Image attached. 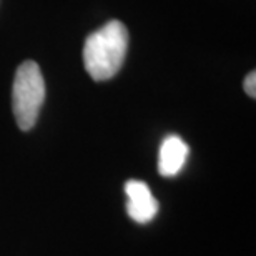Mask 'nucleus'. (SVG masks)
<instances>
[{
  "mask_svg": "<svg viewBox=\"0 0 256 256\" xmlns=\"http://www.w3.org/2000/svg\"><path fill=\"white\" fill-rule=\"evenodd\" d=\"M128 50V30L120 20H110L85 40V70L95 82L110 80L120 72Z\"/></svg>",
  "mask_w": 256,
  "mask_h": 256,
  "instance_id": "1",
  "label": "nucleus"
},
{
  "mask_svg": "<svg viewBox=\"0 0 256 256\" xmlns=\"http://www.w3.org/2000/svg\"><path fill=\"white\" fill-rule=\"evenodd\" d=\"M45 102V80L40 66L27 60L15 72L12 88L14 115L20 130L27 132L37 124L40 108Z\"/></svg>",
  "mask_w": 256,
  "mask_h": 256,
  "instance_id": "2",
  "label": "nucleus"
},
{
  "mask_svg": "<svg viewBox=\"0 0 256 256\" xmlns=\"http://www.w3.org/2000/svg\"><path fill=\"white\" fill-rule=\"evenodd\" d=\"M125 193L128 196L126 212L130 218L136 223H148L158 213V202L152 194L146 183L130 180L125 185Z\"/></svg>",
  "mask_w": 256,
  "mask_h": 256,
  "instance_id": "3",
  "label": "nucleus"
},
{
  "mask_svg": "<svg viewBox=\"0 0 256 256\" xmlns=\"http://www.w3.org/2000/svg\"><path fill=\"white\" fill-rule=\"evenodd\" d=\"M188 156V145L180 136L170 135L163 140L158 156V172L163 176H173L185 166Z\"/></svg>",
  "mask_w": 256,
  "mask_h": 256,
  "instance_id": "4",
  "label": "nucleus"
},
{
  "mask_svg": "<svg viewBox=\"0 0 256 256\" xmlns=\"http://www.w3.org/2000/svg\"><path fill=\"white\" fill-rule=\"evenodd\" d=\"M244 92H246L248 96H252L254 98L256 96V72H250L246 75V78H244Z\"/></svg>",
  "mask_w": 256,
  "mask_h": 256,
  "instance_id": "5",
  "label": "nucleus"
}]
</instances>
